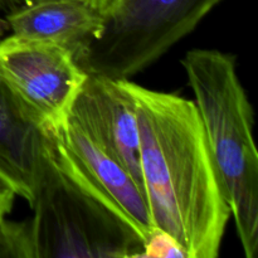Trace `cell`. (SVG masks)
<instances>
[{"mask_svg":"<svg viewBox=\"0 0 258 258\" xmlns=\"http://www.w3.org/2000/svg\"><path fill=\"white\" fill-rule=\"evenodd\" d=\"M140 133L144 193L155 228L188 258H217L231 209L193 100L130 80Z\"/></svg>","mask_w":258,"mask_h":258,"instance_id":"6da1fadb","label":"cell"},{"mask_svg":"<svg viewBox=\"0 0 258 258\" xmlns=\"http://www.w3.org/2000/svg\"><path fill=\"white\" fill-rule=\"evenodd\" d=\"M244 256L258 251V151L253 108L234 54L196 48L181 59Z\"/></svg>","mask_w":258,"mask_h":258,"instance_id":"7a4b0ae2","label":"cell"},{"mask_svg":"<svg viewBox=\"0 0 258 258\" xmlns=\"http://www.w3.org/2000/svg\"><path fill=\"white\" fill-rule=\"evenodd\" d=\"M34 258H141L144 241L45 136L30 203Z\"/></svg>","mask_w":258,"mask_h":258,"instance_id":"3957f363","label":"cell"},{"mask_svg":"<svg viewBox=\"0 0 258 258\" xmlns=\"http://www.w3.org/2000/svg\"><path fill=\"white\" fill-rule=\"evenodd\" d=\"M221 2L113 0L81 67L87 75L130 80L190 34Z\"/></svg>","mask_w":258,"mask_h":258,"instance_id":"277c9868","label":"cell"},{"mask_svg":"<svg viewBox=\"0 0 258 258\" xmlns=\"http://www.w3.org/2000/svg\"><path fill=\"white\" fill-rule=\"evenodd\" d=\"M0 73L45 136L55 135L67 121L88 77L66 48L14 34L0 39Z\"/></svg>","mask_w":258,"mask_h":258,"instance_id":"5b68a950","label":"cell"},{"mask_svg":"<svg viewBox=\"0 0 258 258\" xmlns=\"http://www.w3.org/2000/svg\"><path fill=\"white\" fill-rule=\"evenodd\" d=\"M70 115L122 164L144 191L138 112L126 80L88 75Z\"/></svg>","mask_w":258,"mask_h":258,"instance_id":"8992f818","label":"cell"},{"mask_svg":"<svg viewBox=\"0 0 258 258\" xmlns=\"http://www.w3.org/2000/svg\"><path fill=\"white\" fill-rule=\"evenodd\" d=\"M53 136L83 178L115 207L145 241L155 226L143 189L122 164L71 115Z\"/></svg>","mask_w":258,"mask_h":258,"instance_id":"52a82bcc","label":"cell"},{"mask_svg":"<svg viewBox=\"0 0 258 258\" xmlns=\"http://www.w3.org/2000/svg\"><path fill=\"white\" fill-rule=\"evenodd\" d=\"M5 19L12 34L60 45L81 63L100 37L105 15L88 0H37Z\"/></svg>","mask_w":258,"mask_h":258,"instance_id":"ba28073f","label":"cell"},{"mask_svg":"<svg viewBox=\"0 0 258 258\" xmlns=\"http://www.w3.org/2000/svg\"><path fill=\"white\" fill-rule=\"evenodd\" d=\"M44 135L25 115L0 73V173L18 197L33 201Z\"/></svg>","mask_w":258,"mask_h":258,"instance_id":"9c48e42d","label":"cell"},{"mask_svg":"<svg viewBox=\"0 0 258 258\" xmlns=\"http://www.w3.org/2000/svg\"><path fill=\"white\" fill-rule=\"evenodd\" d=\"M0 258H34L30 221L0 218Z\"/></svg>","mask_w":258,"mask_h":258,"instance_id":"30bf717a","label":"cell"},{"mask_svg":"<svg viewBox=\"0 0 258 258\" xmlns=\"http://www.w3.org/2000/svg\"><path fill=\"white\" fill-rule=\"evenodd\" d=\"M188 258L183 247L174 237L155 228L144 241L141 258Z\"/></svg>","mask_w":258,"mask_h":258,"instance_id":"8fae6325","label":"cell"},{"mask_svg":"<svg viewBox=\"0 0 258 258\" xmlns=\"http://www.w3.org/2000/svg\"><path fill=\"white\" fill-rule=\"evenodd\" d=\"M17 197V189L0 173V218H5L12 212Z\"/></svg>","mask_w":258,"mask_h":258,"instance_id":"7c38bea8","label":"cell"},{"mask_svg":"<svg viewBox=\"0 0 258 258\" xmlns=\"http://www.w3.org/2000/svg\"><path fill=\"white\" fill-rule=\"evenodd\" d=\"M88 2L92 3L93 5H96V7L105 14V12L108 9V7L112 4L113 0H88Z\"/></svg>","mask_w":258,"mask_h":258,"instance_id":"4fadbf2b","label":"cell"},{"mask_svg":"<svg viewBox=\"0 0 258 258\" xmlns=\"http://www.w3.org/2000/svg\"><path fill=\"white\" fill-rule=\"evenodd\" d=\"M9 30V24H8L7 19L5 18H0V39L3 37H5V33Z\"/></svg>","mask_w":258,"mask_h":258,"instance_id":"5bb4252c","label":"cell"}]
</instances>
